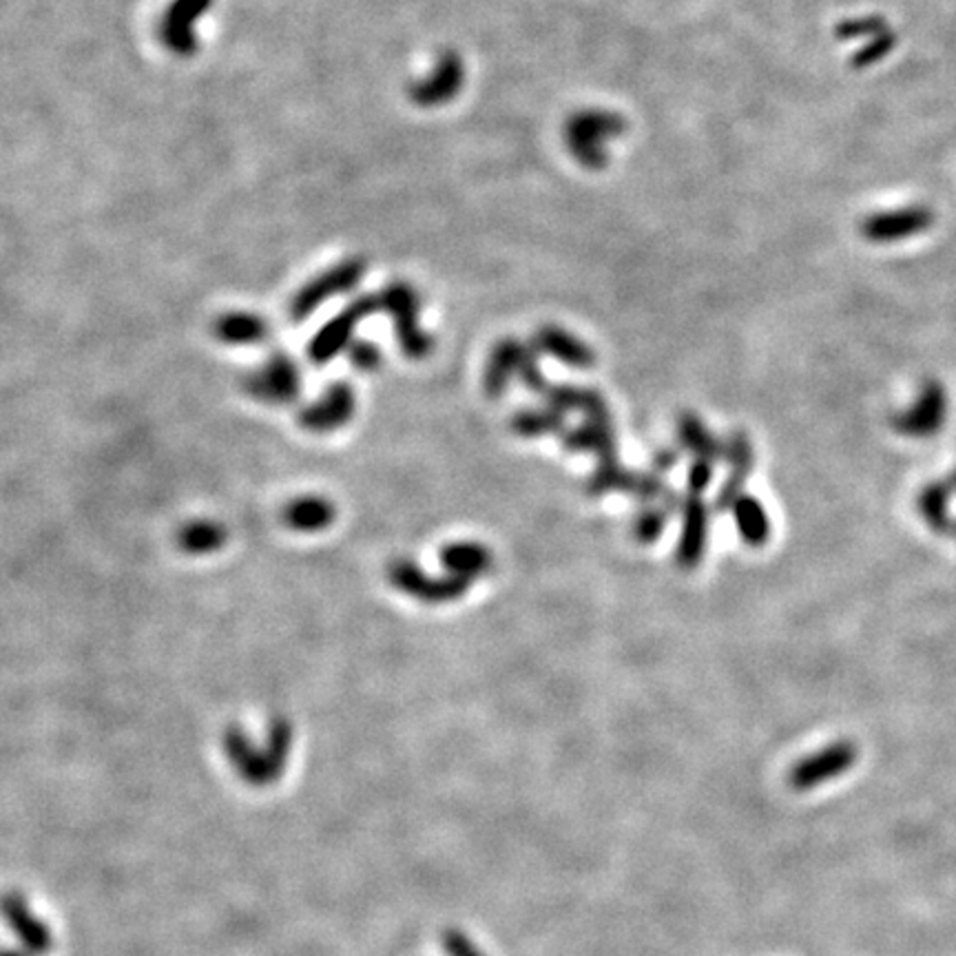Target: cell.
Listing matches in <instances>:
<instances>
[{
    "mask_svg": "<svg viewBox=\"0 0 956 956\" xmlns=\"http://www.w3.org/2000/svg\"><path fill=\"white\" fill-rule=\"evenodd\" d=\"M945 483L949 486V490H952V494L956 497V467L945 476Z\"/></svg>",
    "mask_w": 956,
    "mask_h": 956,
    "instance_id": "836d02e7",
    "label": "cell"
},
{
    "mask_svg": "<svg viewBox=\"0 0 956 956\" xmlns=\"http://www.w3.org/2000/svg\"><path fill=\"white\" fill-rule=\"evenodd\" d=\"M229 532L218 521H190L177 532V545L184 553L190 556H207L224 547Z\"/></svg>",
    "mask_w": 956,
    "mask_h": 956,
    "instance_id": "cb8c5ba5",
    "label": "cell"
},
{
    "mask_svg": "<svg viewBox=\"0 0 956 956\" xmlns=\"http://www.w3.org/2000/svg\"><path fill=\"white\" fill-rule=\"evenodd\" d=\"M888 23L882 16H859V19H848L843 23L837 25V38L839 40H859V38H875L884 32H888Z\"/></svg>",
    "mask_w": 956,
    "mask_h": 956,
    "instance_id": "83f0119b",
    "label": "cell"
},
{
    "mask_svg": "<svg viewBox=\"0 0 956 956\" xmlns=\"http://www.w3.org/2000/svg\"><path fill=\"white\" fill-rule=\"evenodd\" d=\"M949 412V399L947 390L938 378H925L912 404L899 412L893 415L890 425L897 434L906 439H932L936 436Z\"/></svg>",
    "mask_w": 956,
    "mask_h": 956,
    "instance_id": "277c9868",
    "label": "cell"
},
{
    "mask_svg": "<svg viewBox=\"0 0 956 956\" xmlns=\"http://www.w3.org/2000/svg\"><path fill=\"white\" fill-rule=\"evenodd\" d=\"M439 560L445 569V573H452V576H460L465 581H476L483 579L486 573L492 571L494 567V556L492 551L474 540H458V543H450L439 551Z\"/></svg>",
    "mask_w": 956,
    "mask_h": 956,
    "instance_id": "9a60e30c",
    "label": "cell"
},
{
    "mask_svg": "<svg viewBox=\"0 0 956 956\" xmlns=\"http://www.w3.org/2000/svg\"><path fill=\"white\" fill-rule=\"evenodd\" d=\"M636 481H638V471L625 467L620 463V458H607V460H598L596 469L587 478L585 492L592 499H601V497H607L611 492L631 494L636 488Z\"/></svg>",
    "mask_w": 956,
    "mask_h": 956,
    "instance_id": "603a6c76",
    "label": "cell"
},
{
    "mask_svg": "<svg viewBox=\"0 0 956 956\" xmlns=\"http://www.w3.org/2000/svg\"><path fill=\"white\" fill-rule=\"evenodd\" d=\"M0 956H21V954H14V952H5V954H0Z\"/></svg>",
    "mask_w": 956,
    "mask_h": 956,
    "instance_id": "e575fe53",
    "label": "cell"
},
{
    "mask_svg": "<svg viewBox=\"0 0 956 956\" xmlns=\"http://www.w3.org/2000/svg\"><path fill=\"white\" fill-rule=\"evenodd\" d=\"M291 742H293L291 724L285 720H272L266 748L257 750L250 737H246L242 728L233 726L224 735V750L233 761V767L248 784L264 786V784H272L281 776L285 767V757H289L291 750Z\"/></svg>",
    "mask_w": 956,
    "mask_h": 956,
    "instance_id": "6da1fadb",
    "label": "cell"
},
{
    "mask_svg": "<svg viewBox=\"0 0 956 956\" xmlns=\"http://www.w3.org/2000/svg\"><path fill=\"white\" fill-rule=\"evenodd\" d=\"M538 352H536V348L529 343V348H527V352H525V359H523V363H521V370H518V381L521 384L529 390V393H534V395H543V390L549 386V381L545 378V374H543V370H540V363H538Z\"/></svg>",
    "mask_w": 956,
    "mask_h": 956,
    "instance_id": "f546056e",
    "label": "cell"
},
{
    "mask_svg": "<svg viewBox=\"0 0 956 956\" xmlns=\"http://www.w3.org/2000/svg\"><path fill=\"white\" fill-rule=\"evenodd\" d=\"M952 490L945 483V478L941 481H930L925 483L919 494H917V512L921 516V521L934 532V534H952L954 527V518L949 512L952 505Z\"/></svg>",
    "mask_w": 956,
    "mask_h": 956,
    "instance_id": "ffe728a7",
    "label": "cell"
},
{
    "mask_svg": "<svg viewBox=\"0 0 956 956\" xmlns=\"http://www.w3.org/2000/svg\"><path fill=\"white\" fill-rule=\"evenodd\" d=\"M735 529L739 538L748 547H763L771 540V518L763 503L750 494H744L737 499V503L731 510Z\"/></svg>",
    "mask_w": 956,
    "mask_h": 956,
    "instance_id": "44dd1931",
    "label": "cell"
},
{
    "mask_svg": "<svg viewBox=\"0 0 956 956\" xmlns=\"http://www.w3.org/2000/svg\"><path fill=\"white\" fill-rule=\"evenodd\" d=\"M711 512L713 508L707 505L702 497L685 494L683 505V527H680V540L676 549V564L683 571H693L702 562L709 545V529H711Z\"/></svg>",
    "mask_w": 956,
    "mask_h": 956,
    "instance_id": "9c48e42d",
    "label": "cell"
},
{
    "mask_svg": "<svg viewBox=\"0 0 956 956\" xmlns=\"http://www.w3.org/2000/svg\"><path fill=\"white\" fill-rule=\"evenodd\" d=\"M680 447L693 458H704L711 463L724 460V439L715 436L709 425L693 412H683L676 423Z\"/></svg>",
    "mask_w": 956,
    "mask_h": 956,
    "instance_id": "d6986e66",
    "label": "cell"
},
{
    "mask_svg": "<svg viewBox=\"0 0 956 956\" xmlns=\"http://www.w3.org/2000/svg\"><path fill=\"white\" fill-rule=\"evenodd\" d=\"M0 912H3L8 925L21 936L23 945L34 954H45L51 949V932L49 928L36 919L21 895H5L0 899Z\"/></svg>",
    "mask_w": 956,
    "mask_h": 956,
    "instance_id": "e0dca14e",
    "label": "cell"
},
{
    "mask_svg": "<svg viewBox=\"0 0 956 956\" xmlns=\"http://www.w3.org/2000/svg\"><path fill=\"white\" fill-rule=\"evenodd\" d=\"M335 516V505L324 497H302L283 510V523L302 534H315L330 527Z\"/></svg>",
    "mask_w": 956,
    "mask_h": 956,
    "instance_id": "7402d4cb",
    "label": "cell"
},
{
    "mask_svg": "<svg viewBox=\"0 0 956 956\" xmlns=\"http://www.w3.org/2000/svg\"><path fill=\"white\" fill-rule=\"evenodd\" d=\"M381 348L372 341H363V339H354L348 346V361L361 370V372H374L381 365Z\"/></svg>",
    "mask_w": 956,
    "mask_h": 956,
    "instance_id": "4dcf8cb0",
    "label": "cell"
},
{
    "mask_svg": "<svg viewBox=\"0 0 956 956\" xmlns=\"http://www.w3.org/2000/svg\"><path fill=\"white\" fill-rule=\"evenodd\" d=\"M532 346L536 348L538 354L551 357L569 368L587 370L596 363L594 348L560 326H543L532 339Z\"/></svg>",
    "mask_w": 956,
    "mask_h": 956,
    "instance_id": "4fadbf2b",
    "label": "cell"
},
{
    "mask_svg": "<svg viewBox=\"0 0 956 956\" xmlns=\"http://www.w3.org/2000/svg\"><path fill=\"white\" fill-rule=\"evenodd\" d=\"M527 348L529 343H523L514 337H505L492 348L483 372V388L490 399H501L512 381L518 378V370Z\"/></svg>",
    "mask_w": 956,
    "mask_h": 956,
    "instance_id": "5bb4252c",
    "label": "cell"
},
{
    "mask_svg": "<svg viewBox=\"0 0 956 956\" xmlns=\"http://www.w3.org/2000/svg\"><path fill=\"white\" fill-rule=\"evenodd\" d=\"M540 399H543L545 406L562 412L564 417H569V415H583V419H587V417L609 415L607 399L596 388H581V386H569V384H549L543 390Z\"/></svg>",
    "mask_w": 956,
    "mask_h": 956,
    "instance_id": "2e32d148",
    "label": "cell"
},
{
    "mask_svg": "<svg viewBox=\"0 0 956 956\" xmlns=\"http://www.w3.org/2000/svg\"><path fill=\"white\" fill-rule=\"evenodd\" d=\"M724 463L728 465V476L720 486L715 499H713V512L726 514L733 510L739 497H744V488L748 483V476L755 467V450L750 443V436L744 430H733L724 439Z\"/></svg>",
    "mask_w": 956,
    "mask_h": 956,
    "instance_id": "52a82bcc",
    "label": "cell"
},
{
    "mask_svg": "<svg viewBox=\"0 0 956 956\" xmlns=\"http://www.w3.org/2000/svg\"><path fill=\"white\" fill-rule=\"evenodd\" d=\"M381 311H386L395 324L397 343L404 357L412 361L428 359L434 350V339L419 326L421 300L406 283H395L378 298Z\"/></svg>",
    "mask_w": 956,
    "mask_h": 956,
    "instance_id": "7a4b0ae2",
    "label": "cell"
},
{
    "mask_svg": "<svg viewBox=\"0 0 956 956\" xmlns=\"http://www.w3.org/2000/svg\"><path fill=\"white\" fill-rule=\"evenodd\" d=\"M376 311H381L378 298H361L359 302L350 304L341 315H337L315 335V339L308 346L311 361L324 365L330 359H335L341 350H348L357 326Z\"/></svg>",
    "mask_w": 956,
    "mask_h": 956,
    "instance_id": "8992f818",
    "label": "cell"
},
{
    "mask_svg": "<svg viewBox=\"0 0 956 956\" xmlns=\"http://www.w3.org/2000/svg\"><path fill=\"white\" fill-rule=\"evenodd\" d=\"M934 224V213L928 207H906L895 211H879L862 222V237L873 244H893L917 237Z\"/></svg>",
    "mask_w": 956,
    "mask_h": 956,
    "instance_id": "ba28073f",
    "label": "cell"
},
{
    "mask_svg": "<svg viewBox=\"0 0 956 956\" xmlns=\"http://www.w3.org/2000/svg\"><path fill=\"white\" fill-rule=\"evenodd\" d=\"M388 583L397 592L423 605L454 603L463 598L471 587L469 581L460 576H452V573H445V576H430L428 571H423L415 560L408 558H397L388 564Z\"/></svg>",
    "mask_w": 956,
    "mask_h": 956,
    "instance_id": "3957f363",
    "label": "cell"
},
{
    "mask_svg": "<svg viewBox=\"0 0 956 956\" xmlns=\"http://www.w3.org/2000/svg\"><path fill=\"white\" fill-rule=\"evenodd\" d=\"M952 536L956 538V518H954V527H952Z\"/></svg>",
    "mask_w": 956,
    "mask_h": 956,
    "instance_id": "d590c367",
    "label": "cell"
},
{
    "mask_svg": "<svg viewBox=\"0 0 956 956\" xmlns=\"http://www.w3.org/2000/svg\"><path fill=\"white\" fill-rule=\"evenodd\" d=\"M242 386L246 395L261 404H291L302 390V372L289 354L275 352L264 365L246 374Z\"/></svg>",
    "mask_w": 956,
    "mask_h": 956,
    "instance_id": "5b68a950",
    "label": "cell"
},
{
    "mask_svg": "<svg viewBox=\"0 0 956 956\" xmlns=\"http://www.w3.org/2000/svg\"><path fill=\"white\" fill-rule=\"evenodd\" d=\"M672 518L674 516L668 514L662 505H642L640 512L631 521V534L638 543L651 545V543L662 538L666 523Z\"/></svg>",
    "mask_w": 956,
    "mask_h": 956,
    "instance_id": "4316f807",
    "label": "cell"
},
{
    "mask_svg": "<svg viewBox=\"0 0 956 956\" xmlns=\"http://www.w3.org/2000/svg\"><path fill=\"white\" fill-rule=\"evenodd\" d=\"M678 463H680V450H676L674 445H664V447L655 450V454L651 456V471L664 476L666 471H672Z\"/></svg>",
    "mask_w": 956,
    "mask_h": 956,
    "instance_id": "d6a6232c",
    "label": "cell"
},
{
    "mask_svg": "<svg viewBox=\"0 0 956 956\" xmlns=\"http://www.w3.org/2000/svg\"><path fill=\"white\" fill-rule=\"evenodd\" d=\"M713 476H715V463L704 458H693L687 471V494L702 497L713 483Z\"/></svg>",
    "mask_w": 956,
    "mask_h": 956,
    "instance_id": "1f68e13d",
    "label": "cell"
},
{
    "mask_svg": "<svg viewBox=\"0 0 956 956\" xmlns=\"http://www.w3.org/2000/svg\"><path fill=\"white\" fill-rule=\"evenodd\" d=\"M215 335L220 341L231 346H255L268 337V326L257 315L233 313L224 315L215 324Z\"/></svg>",
    "mask_w": 956,
    "mask_h": 956,
    "instance_id": "d4e9b609",
    "label": "cell"
},
{
    "mask_svg": "<svg viewBox=\"0 0 956 956\" xmlns=\"http://www.w3.org/2000/svg\"><path fill=\"white\" fill-rule=\"evenodd\" d=\"M354 410H357L354 390L346 384V381H337V384H330L326 388V393L317 401H313L300 412V423L308 432L326 434L343 428L354 417Z\"/></svg>",
    "mask_w": 956,
    "mask_h": 956,
    "instance_id": "30bf717a",
    "label": "cell"
},
{
    "mask_svg": "<svg viewBox=\"0 0 956 956\" xmlns=\"http://www.w3.org/2000/svg\"><path fill=\"white\" fill-rule=\"evenodd\" d=\"M361 275H363V266L361 264H346L339 270L326 275L322 281L308 285V289L293 304L295 322H302L304 317H308L330 295H341V293L350 291L352 285H357Z\"/></svg>",
    "mask_w": 956,
    "mask_h": 956,
    "instance_id": "ac0fdd59",
    "label": "cell"
},
{
    "mask_svg": "<svg viewBox=\"0 0 956 956\" xmlns=\"http://www.w3.org/2000/svg\"><path fill=\"white\" fill-rule=\"evenodd\" d=\"M895 45H897V36H895L893 30H888V32H884V34L871 38L862 49H859V51L852 56L850 65H852L854 69H866V67H873V65H877L879 60H884V58L895 49Z\"/></svg>",
    "mask_w": 956,
    "mask_h": 956,
    "instance_id": "f1b7e54d",
    "label": "cell"
},
{
    "mask_svg": "<svg viewBox=\"0 0 956 956\" xmlns=\"http://www.w3.org/2000/svg\"><path fill=\"white\" fill-rule=\"evenodd\" d=\"M567 452L594 454L598 460L618 458V432L611 412L601 417H587L581 425L560 434Z\"/></svg>",
    "mask_w": 956,
    "mask_h": 956,
    "instance_id": "7c38bea8",
    "label": "cell"
},
{
    "mask_svg": "<svg viewBox=\"0 0 956 956\" xmlns=\"http://www.w3.org/2000/svg\"><path fill=\"white\" fill-rule=\"evenodd\" d=\"M856 761V746L852 742H835L819 750L817 755H811L804 759L800 767L793 771L791 780L797 789H813L819 786L832 778H839L846 773L852 763Z\"/></svg>",
    "mask_w": 956,
    "mask_h": 956,
    "instance_id": "8fae6325",
    "label": "cell"
},
{
    "mask_svg": "<svg viewBox=\"0 0 956 956\" xmlns=\"http://www.w3.org/2000/svg\"><path fill=\"white\" fill-rule=\"evenodd\" d=\"M567 417L549 406L525 408L512 417V432L523 439H538L547 434H562Z\"/></svg>",
    "mask_w": 956,
    "mask_h": 956,
    "instance_id": "484cf974",
    "label": "cell"
}]
</instances>
